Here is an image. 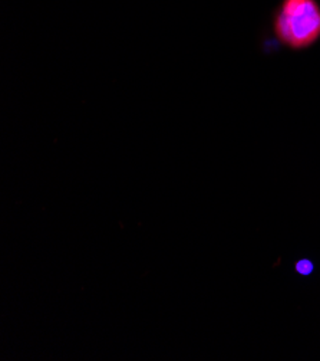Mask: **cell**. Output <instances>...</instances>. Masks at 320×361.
<instances>
[{
    "label": "cell",
    "mask_w": 320,
    "mask_h": 361,
    "mask_svg": "<svg viewBox=\"0 0 320 361\" xmlns=\"http://www.w3.org/2000/svg\"><path fill=\"white\" fill-rule=\"evenodd\" d=\"M297 271H299L300 274L306 275V274H309V272L312 271V264L307 262V261H302V262L297 264Z\"/></svg>",
    "instance_id": "2"
},
{
    "label": "cell",
    "mask_w": 320,
    "mask_h": 361,
    "mask_svg": "<svg viewBox=\"0 0 320 361\" xmlns=\"http://www.w3.org/2000/svg\"><path fill=\"white\" fill-rule=\"evenodd\" d=\"M277 38L293 49L312 45L320 36V9L314 0H284L276 18Z\"/></svg>",
    "instance_id": "1"
}]
</instances>
